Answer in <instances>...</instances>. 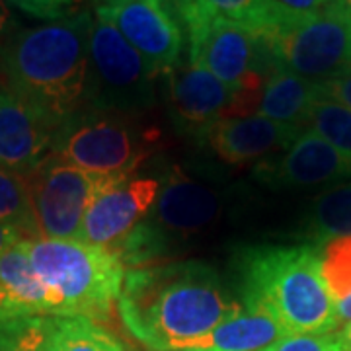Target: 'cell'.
Returning a JSON list of instances; mask_svg holds the SVG:
<instances>
[{
  "label": "cell",
  "instance_id": "1",
  "mask_svg": "<svg viewBox=\"0 0 351 351\" xmlns=\"http://www.w3.org/2000/svg\"><path fill=\"white\" fill-rule=\"evenodd\" d=\"M127 332L154 351L189 350L242 304L226 295L209 263L178 262L129 269L117 301Z\"/></svg>",
  "mask_w": 351,
  "mask_h": 351
},
{
  "label": "cell",
  "instance_id": "2",
  "mask_svg": "<svg viewBox=\"0 0 351 351\" xmlns=\"http://www.w3.org/2000/svg\"><path fill=\"white\" fill-rule=\"evenodd\" d=\"M90 12L20 27L0 39V75L59 129L86 108Z\"/></svg>",
  "mask_w": 351,
  "mask_h": 351
},
{
  "label": "cell",
  "instance_id": "3",
  "mask_svg": "<svg viewBox=\"0 0 351 351\" xmlns=\"http://www.w3.org/2000/svg\"><path fill=\"white\" fill-rule=\"evenodd\" d=\"M239 269L244 304L265 306L289 334H328L339 328L318 246L248 248Z\"/></svg>",
  "mask_w": 351,
  "mask_h": 351
},
{
  "label": "cell",
  "instance_id": "4",
  "mask_svg": "<svg viewBox=\"0 0 351 351\" xmlns=\"http://www.w3.org/2000/svg\"><path fill=\"white\" fill-rule=\"evenodd\" d=\"M29 262L53 299L55 316H82L106 322L117 306L125 265L110 248L80 240L27 242Z\"/></svg>",
  "mask_w": 351,
  "mask_h": 351
},
{
  "label": "cell",
  "instance_id": "5",
  "mask_svg": "<svg viewBox=\"0 0 351 351\" xmlns=\"http://www.w3.org/2000/svg\"><path fill=\"white\" fill-rule=\"evenodd\" d=\"M156 145L158 131L143 125L138 115L84 108L59 129L51 152L90 174L125 180Z\"/></svg>",
  "mask_w": 351,
  "mask_h": 351
},
{
  "label": "cell",
  "instance_id": "6",
  "mask_svg": "<svg viewBox=\"0 0 351 351\" xmlns=\"http://www.w3.org/2000/svg\"><path fill=\"white\" fill-rule=\"evenodd\" d=\"M160 73L152 66L117 27L94 14L90 32L86 108L100 112L138 115L156 104Z\"/></svg>",
  "mask_w": 351,
  "mask_h": 351
},
{
  "label": "cell",
  "instance_id": "7",
  "mask_svg": "<svg viewBox=\"0 0 351 351\" xmlns=\"http://www.w3.org/2000/svg\"><path fill=\"white\" fill-rule=\"evenodd\" d=\"M184 27L189 63L246 94L258 96L267 76L277 69L267 36L252 27L228 20H197Z\"/></svg>",
  "mask_w": 351,
  "mask_h": 351
},
{
  "label": "cell",
  "instance_id": "8",
  "mask_svg": "<svg viewBox=\"0 0 351 351\" xmlns=\"http://www.w3.org/2000/svg\"><path fill=\"white\" fill-rule=\"evenodd\" d=\"M24 178L39 239L47 240H78L92 201L121 182L80 170L53 152Z\"/></svg>",
  "mask_w": 351,
  "mask_h": 351
},
{
  "label": "cell",
  "instance_id": "9",
  "mask_svg": "<svg viewBox=\"0 0 351 351\" xmlns=\"http://www.w3.org/2000/svg\"><path fill=\"white\" fill-rule=\"evenodd\" d=\"M267 39L277 66L313 82L351 69V14L336 2Z\"/></svg>",
  "mask_w": 351,
  "mask_h": 351
},
{
  "label": "cell",
  "instance_id": "10",
  "mask_svg": "<svg viewBox=\"0 0 351 351\" xmlns=\"http://www.w3.org/2000/svg\"><path fill=\"white\" fill-rule=\"evenodd\" d=\"M164 76L170 113L186 131L205 135L221 119L254 113L258 96L226 84L201 66L180 63Z\"/></svg>",
  "mask_w": 351,
  "mask_h": 351
},
{
  "label": "cell",
  "instance_id": "11",
  "mask_svg": "<svg viewBox=\"0 0 351 351\" xmlns=\"http://www.w3.org/2000/svg\"><path fill=\"white\" fill-rule=\"evenodd\" d=\"M160 73L180 64L184 29L170 0H108L96 8Z\"/></svg>",
  "mask_w": 351,
  "mask_h": 351
},
{
  "label": "cell",
  "instance_id": "12",
  "mask_svg": "<svg viewBox=\"0 0 351 351\" xmlns=\"http://www.w3.org/2000/svg\"><path fill=\"white\" fill-rule=\"evenodd\" d=\"M158 193L160 180L156 178L131 176L115 182L88 207L78 240L100 248L117 246L154 209Z\"/></svg>",
  "mask_w": 351,
  "mask_h": 351
},
{
  "label": "cell",
  "instance_id": "13",
  "mask_svg": "<svg viewBox=\"0 0 351 351\" xmlns=\"http://www.w3.org/2000/svg\"><path fill=\"white\" fill-rule=\"evenodd\" d=\"M254 178L269 188H314L351 180V152L304 131L281 156L256 164Z\"/></svg>",
  "mask_w": 351,
  "mask_h": 351
},
{
  "label": "cell",
  "instance_id": "14",
  "mask_svg": "<svg viewBox=\"0 0 351 351\" xmlns=\"http://www.w3.org/2000/svg\"><path fill=\"white\" fill-rule=\"evenodd\" d=\"M59 127L0 78V166L29 174L51 151Z\"/></svg>",
  "mask_w": 351,
  "mask_h": 351
},
{
  "label": "cell",
  "instance_id": "15",
  "mask_svg": "<svg viewBox=\"0 0 351 351\" xmlns=\"http://www.w3.org/2000/svg\"><path fill=\"white\" fill-rule=\"evenodd\" d=\"M304 131L262 115H240L217 121L203 137L226 164L263 162L287 152Z\"/></svg>",
  "mask_w": 351,
  "mask_h": 351
},
{
  "label": "cell",
  "instance_id": "16",
  "mask_svg": "<svg viewBox=\"0 0 351 351\" xmlns=\"http://www.w3.org/2000/svg\"><path fill=\"white\" fill-rule=\"evenodd\" d=\"M223 199L219 191L188 174L172 170L160 182V193L152 209V223L162 232L186 237L199 232L219 217Z\"/></svg>",
  "mask_w": 351,
  "mask_h": 351
},
{
  "label": "cell",
  "instance_id": "17",
  "mask_svg": "<svg viewBox=\"0 0 351 351\" xmlns=\"http://www.w3.org/2000/svg\"><path fill=\"white\" fill-rule=\"evenodd\" d=\"M27 242L0 256V324L55 316L53 299L29 262Z\"/></svg>",
  "mask_w": 351,
  "mask_h": 351
},
{
  "label": "cell",
  "instance_id": "18",
  "mask_svg": "<svg viewBox=\"0 0 351 351\" xmlns=\"http://www.w3.org/2000/svg\"><path fill=\"white\" fill-rule=\"evenodd\" d=\"M320 98H324L322 82H313L277 66L263 82L254 113L306 131L311 110Z\"/></svg>",
  "mask_w": 351,
  "mask_h": 351
},
{
  "label": "cell",
  "instance_id": "19",
  "mask_svg": "<svg viewBox=\"0 0 351 351\" xmlns=\"http://www.w3.org/2000/svg\"><path fill=\"white\" fill-rule=\"evenodd\" d=\"M285 336H289L287 330L265 306L244 304L237 316L193 341L189 350L263 351Z\"/></svg>",
  "mask_w": 351,
  "mask_h": 351
},
{
  "label": "cell",
  "instance_id": "20",
  "mask_svg": "<svg viewBox=\"0 0 351 351\" xmlns=\"http://www.w3.org/2000/svg\"><path fill=\"white\" fill-rule=\"evenodd\" d=\"M45 351H127L106 328L82 316H45Z\"/></svg>",
  "mask_w": 351,
  "mask_h": 351
},
{
  "label": "cell",
  "instance_id": "21",
  "mask_svg": "<svg viewBox=\"0 0 351 351\" xmlns=\"http://www.w3.org/2000/svg\"><path fill=\"white\" fill-rule=\"evenodd\" d=\"M302 234L313 246H324L330 240L351 237V182L314 197L308 215L304 217Z\"/></svg>",
  "mask_w": 351,
  "mask_h": 351
},
{
  "label": "cell",
  "instance_id": "22",
  "mask_svg": "<svg viewBox=\"0 0 351 351\" xmlns=\"http://www.w3.org/2000/svg\"><path fill=\"white\" fill-rule=\"evenodd\" d=\"M180 24L197 20H228L258 32L262 0H170Z\"/></svg>",
  "mask_w": 351,
  "mask_h": 351
},
{
  "label": "cell",
  "instance_id": "23",
  "mask_svg": "<svg viewBox=\"0 0 351 351\" xmlns=\"http://www.w3.org/2000/svg\"><path fill=\"white\" fill-rule=\"evenodd\" d=\"M0 223L22 228L32 240L39 239L25 178L2 166H0Z\"/></svg>",
  "mask_w": 351,
  "mask_h": 351
},
{
  "label": "cell",
  "instance_id": "24",
  "mask_svg": "<svg viewBox=\"0 0 351 351\" xmlns=\"http://www.w3.org/2000/svg\"><path fill=\"white\" fill-rule=\"evenodd\" d=\"M334 0H262L258 32L271 36L322 12Z\"/></svg>",
  "mask_w": 351,
  "mask_h": 351
},
{
  "label": "cell",
  "instance_id": "25",
  "mask_svg": "<svg viewBox=\"0 0 351 351\" xmlns=\"http://www.w3.org/2000/svg\"><path fill=\"white\" fill-rule=\"evenodd\" d=\"M306 131H313L338 149L351 152V110L330 98H320L311 110Z\"/></svg>",
  "mask_w": 351,
  "mask_h": 351
},
{
  "label": "cell",
  "instance_id": "26",
  "mask_svg": "<svg viewBox=\"0 0 351 351\" xmlns=\"http://www.w3.org/2000/svg\"><path fill=\"white\" fill-rule=\"evenodd\" d=\"M322 277L334 302L351 295V237L326 242L320 250Z\"/></svg>",
  "mask_w": 351,
  "mask_h": 351
},
{
  "label": "cell",
  "instance_id": "27",
  "mask_svg": "<svg viewBox=\"0 0 351 351\" xmlns=\"http://www.w3.org/2000/svg\"><path fill=\"white\" fill-rule=\"evenodd\" d=\"M0 351H45V318L0 324Z\"/></svg>",
  "mask_w": 351,
  "mask_h": 351
},
{
  "label": "cell",
  "instance_id": "28",
  "mask_svg": "<svg viewBox=\"0 0 351 351\" xmlns=\"http://www.w3.org/2000/svg\"><path fill=\"white\" fill-rule=\"evenodd\" d=\"M263 351H348L339 332L328 334H289Z\"/></svg>",
  "mask_w": 351,
  "mask_h": 351
},
{
  "label": "cell",
  "instance_id": "29",
  "mask_svg": "<svg viewBox=\"0 0 351 351\" xmlns=\"http://www.w3.org/2000/svg\"><path fill=\"white\" fill-rule=\"evenodd\" d=\"M16 8L22 12L36 16V18H45V20H59L63 18L64 10L71 6L73 0H8Z\"/></svg>",
  "mask_w": 351,
  "mask_h": 351
},
{
  "label": "cell",
  "instance_id": "30",
  "mask_svg": "<svg viewBox=\"0 0 351 351\" xmlns=\"http://www.w3.org/2000/svg\"><path fill=\"white\" fill-rule=\"evenodd\" d=\"M322 94H324V98L338 101L351 110V69L322 82Z\"/></svg>",
  "mask_w": 351,
  "mask_h": 351
},
{
  "label": "cell",
  "instance_id": "31",
  "mask_svg": "<svg viewBox=\"0 0 351 351\" xmlns=\"http://www.w3.org/2000/svg\"><path fill=\"white\" fill-rule=\"evenodd\" d=\"M24 240H32L27 234H25L22 228L12 225H2L0 223V256L6 250H10L12 246L24 242Z\"/></svg>",
  "mask_w": 351,
  "mask_h": 351
},
{
  "label": "cell",
  "instance_id": "32",
  "mask_svg": "<svg viewBox=\"0 0 351 351\" xmlns=\"http://www.w3.org/2000/svg\"><path fill=\"white\" fill-rule=\"evenodd\" d=\"M334 311H336V320H338V326H346L351 322V295L339 299L334 304Z\"/></svg>",
  "mask_w": 351,
  "mask_h": 351
},
{
  "label": "cell",
  "instance_id": "33",
  "mask_svg": "<svg viewBox=\"0 0 351 351\" xmlns=\"http://www.w3.org/2000/svg\"><path fill=\"white\" fill-rule=\"evenodd\" d=\"M339 336H341V339H343V343H346V348H348V351H351V322H350V324H346V326L341 328Z\"/></svg>",
  "mask_w": 351,
  "mask_h": 351
},
{
  "label": "cell",
  "instance_id": "34",
  "mask_svg": "<svg viewBox=\"0 0 351 351\" xmlns=\"http://www.w3.org/2000/svg\"><path fill=\"white\" fill-rule=\"evenodd\" d=\"M336 4H339L346 12H350L351 14V0H334Z\"/></svg>",
  "mask_w": 351,
  "mask_h": 351
},
{
  "label": "cell",
  "instance_id": "35",
  "mask_svg": "<svg viewBox=\"0 0 351 351\" xmlns=\"http://www.w3.org/2000/svg\"><path fill=\"white\" fill-rule=\"evenodd\" d=\"M6 22V12H4V8H2V4H0V36H2V25Z\"/></svg>",
  "mask_w": 351,
  "mask_h": 351
},
{
  "label": "cell",
  "instance_id": "36",
  "mask_svg": "<svg viewBox=\"0 0 351 351\" xmlns=\"http://www.w3.org/2000/svg\"><path fill=\"white\" fill-rule=\"evenodd\" d=\"M182 351H209V350H182Z\"/></svg>",
  "mask_w": 351,
  "mask_h": 351
}]
</instances>
